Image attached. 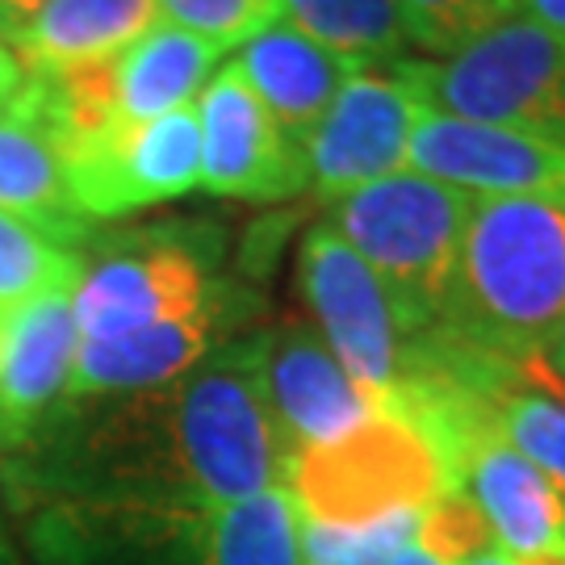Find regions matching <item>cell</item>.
<instances>
[{
	"mask_svg": "<svg viewBox=\"0 0 565 565\" xmlns=\"http://www.w3.org/2000/svg\"><path fill=\"white\" fill-rule=\"evenodd\" d=\"M536 361L545 364L553 377H562V382H565V323L557 327V331H553L541 348H536Z\"/></svg>",
	"mask_w": 565,
	"mask_h": 565,
	"instance_id": "cell-30",
	"label": "cell"
},
{
	"mask_svg": "<svg viewBox=\"0 0 565 565\" xmlns=\"http://www.w3.org/2000/svg\"><path fill=\"white\" fill-rule=\"evenodd\" d=\"M419 541H424L431 553H440L448 565H461L465 557H473V553H482V548L490 545V532H486L478 507L469 503L465 494H457V490H448L445 499H436V503L424 511V520H419Z\"/></svg>",
	"mask_w": 565,
	"mask_h": 565,
	"instance_id": "cell-26",
	"label": "cell"
},
{
	"mask_svg": "<svg viewBox=\"0 0 565 565\" xmlns=\"http://www.w3.org/2000/svg\"><path fill=\"white\" fill-rule=\"evenodd\" d=\"M260 377L285 457L331 445L382 411L373 394L352 382V373L335 361V352L306 319L264 327Z\"/></svg>",
	"mask_w": 565,
	"mask_h": 565,
	"instance_id": "cell-14",
	"label": "cell"
},
{
	"mask_svg": "<svg viewBox=\"0 0 565 565\" xmlns=\"http://www.w3.org/2000/svg\"><path fill=\"white\" fill-rule=\"evenodd\" d=\"M424 511H403L377 524H315L298 515L302 565H390V557L419 536Z\"/></svg>",
	"mask_w": 565,
	"mask_h": 565,
	"instance_id": "cell-23",
	"label": "cell"
},
{
	"mask_svg": "<svg viewBox=\"0 0 565 565\" xmlns=\"http://www.w3.org/2000/svg\"><path fill=\"white\" fill-rule=\"evenodd\" d=\"M0 210L51 231L76 252L93 239V223L72 202L60 142L30 81L0 105Z\"/></svg>",
	"mask_w": 565,
	"mask_h": 565,
	"instance_id": "cell-17",
	"label": "cell"
},
{
	"mask_svg": "<svg viewBox=\"0 0 565 565\" xmlns=\"http://www.w3.org/2000/svg\"><path fill=\"white\" fill-rule=\"evenodd\" d=\"M281 486L302 520L352 527L427 511L452 490V478L424 427L411 424L403 411H377L331 445L289 452Z\"/></svg>",
	"mask_w": 565,
	"mask_h": 565,
	"instance_id": "cell-6",
	"label": "cell"
},
{
	"mask_svg": "<svg viewBox=\"0 0 565 565\" xmlns=\"http://www.w3.org/2000/svg\"><path fill=\"white\" fill-rule=\"evenodd\" d=\"M256 315H260V294L247 285H235L223 302H214L202 315L147 327V331L121 335V340L81 343L67 411L118 403L130 394H147V390L177 382L193 364H202L214 348H223L247 323H256Z\"/></svg>",
	"mask_w": 565,
	"mask_h": 565,
	"instance_id": "cell-13",
	"label": "cell"
},
{
	"mask_svg": "<svg viewBox=\"0 0 565 565\" xmlns=\"http://www.w3.org/2000/svg\"><path fill=\"white\" fill-rule=\"evenodd\" d=\"M565 323V202L473 198L445 327L503 361H527Z\"/></svg>",
	"mask_w": 565,
	"mask_h": 565,
	"instance_id": "cell-3",
	"label": "cell"
},
{
	"mask_svg": "<svg viewBox=\"0 0 565 565\" xmlns=\"http://www.w3.org/2000/svg\"><path fill=\"white\" fill-rule=\"evenodd\" d=\"M46 0H0V39L9 42L25 21L39 13Z\"/></svg>",
	"mask_w": 565,
	"mask_h": 565,
	"instance_id": "cell-28",
	"label": "cell"
},
{
	"mask_svg": "<svg viewBox=\"0 0 565 565\" xmlns=\"http://www.w3.org/2000/svg\"><path fill=\"white\" fill-rule=\"evenodd\" d=\"M0 565H25V557H21V548L13 545V536H9V524H4V511H0Z\"/></svg>",
	"mask_w": 565,
	"mask_h": 565,
	"instance_id": "cell-32",
	"label": "cell"
},
{
	"mask_svg": "<svg viewBox=\"0 0 565 565\" xmlns=\"http://www.w3.org/2000/svg\"><path fill=\"white\" fill-rule=\"evenodd\" d=\"M264 327L214 348L177 382L118 403L72 406L55 431L0 461L13 507H210L281 486V440L264 403Z\"/></svg>",
	"mask_w": 565,
	"mask_h": 565,
	"instance_id": "cell-1",
	"label": "cell"
},
{
	"mask_svg": "<svg viewBox=\"0 0 565 565\" xmlns=\"http://www.w3.org/2000/svg\"><path fill=\"white\" fill-rule=\"evenodd\" d=\"M452 490L478 507L490 545L511 562L565 557V494L482 427L452 465Z\"/></svg>",
	"mask_w": 565,
	"mask_h": 565,
	"instance_id": "cell-16",
	"label": "cell"
},
{
	"mask_svg": "<svg viewBox=\"0 0 565 565\" xmlns=\"http://www.w3.org/2000/svg\"><path fill=\"white\" fill-rule=\"evenodd\" d=\"M285 21L356 67H390L406 60V25L398 0H281Z\"/></svg>",
	"mask_w": 565,
	"mask_h": 565,
	"instance_id": "cell-20",
	"label": "cell"
},
{
	"mask_svg": "<svg viewBox=\"0 0 565 565\" xmlns=\"http://www.w3.org/2000/svg\"><path fill=\"white\" fill-rule=\"evenodd\" d=\"M231 63L239 67L243 84L260 97L264 109L277 118V126L298 142L310 139V130L319 126L327 105L335 102V93L352 72L285 18L239 46V55Z\"/></svg>",
	"mask_w": 565,
	"mask_h": 565,
	"instance_id": "cell-19",
	"label": "cell"
},
{
	"mask_svg": "<svg viewBox=\"0 0 565 565\" xmlns=\"http://www.w3.org/2000/svg\"><path fill=\"white\" fill-rule=\"evenodd\" d=\"M473 193L403 168L331 205L340 231L385 285L406 340L445 327Z\"/></svg>",
	"mask_w": 565,
	"mask_h": 565,
	"instance_id": "cell-4",
	"label": "cell"
},
{
	"mask_svg": "<svg viewBox=\"0 0 565 565\" xmlns=\"http://www.w3.org/2000/svg\"><path fill=\"white\" fill-rule=\"evenodd\" d=\"M60 156L72 202L88 223H118L202 189V126L193 105L67 142Z\"/></svg>",
	"mask_w": 565,
	"mask_h": 565,
	"instance_id": "cell-10",
	"label": "cell"
},
{
	"mask_svg": "<svg viewBox=\"0 0 565 565\" xmlns=\"http://www.w3.org/2000/svg\"><path fill=\"white\" fill-rule=\"evenodd\" d=\"M431 114L565 139V42L515 13L457 55L406 60Z\"/></svg>",
	"mask_w": 565,
	"mask_h": 565,
	"instance_id": "cell-7",
	"label": "cell"
},
{
	"mask_svg": "<svg viewBox=\"0 0 565 565\" xmlns=\"http://www.w3.org/2000/svg\"><path fill=\"white\" fill-rule=\"evenodd\" d=\"M390 565H448V562L440 557V553H431V548H427L424 541L415 536L411 545H403L398 553H394V557H390Z\"/></svg>",
	"mask_w": 565,
	"mask_h": 565,
	"instance_id": "cell-31",
	"label": "cell"
},
{
	"mask_svg": "<svg viewBox=\"0 0 565 565\" xmlns=\"http://www.w3.org/2000/svg\"><path fill=\"white\" fill-rule=\"evenodd\" d=\"M298 285L315 331L373 403L390 406L403 382L406 331L377 273L348 247L331 223L310 226L298 247Z\"/></svg>",
	"mask_w": 565,
	"mask_h": 565,
	"instance_id": "cell-8",
	"label": "cell"
},
{
	"mask_svg": "<svg viewBox=\"0 0 565 565\" xmlns=\"http://www.w3.org/2000/svg\"><path fill=\"white\" fill-rule=\"evenodd\" d=\"M160 25L156 0H46L9 39L25 76H63L118 60Z\"/></svg>",
	"mask_w": 565,
	"mask_h": 565,
	"instance_id": "cell-18",
	"label": "cell"
},
{
	"mask_svg": "<svg viewBox=\"0 0 565 565\" xmlns=\"http://www.w3.org/2000/svg\"><path fill=\"white\" fill-rule=\"evenodd\" d=\"M427 114L431 109L411 81L406 60L348 72L335 102L302 142L306 189L335 205L364 184L403 172L411 139Z\"/></svg>",
	"mask_w": 565,
	"mask_h": 565,
	"instance_id": "cell-9",
	"label": "cell"
},
{
	"mask_svg": "<svg viewBox=\"0 0 565 565\" xmlns=\"http://www.w3.org/2000/svg\"><path fill=\"white\" fill-rule=\"evenodd\" d=\"M515 4L524 18H532L541 30L565 42V0H515Z\"/></svg>",
	"mask_w": 565,
	"mask_h": 565,
	"instance_id": "cell-27",
	"label": "cell"
},
{
	"mask_svg": "<svg viewBox=\"0 0 565 565\" xmlns=\"http://www.w3.org/2000/svg\"><path fill=\"white\" fill-rule=\"evenodd\" d=\"M42 565H302L285 486L239 503H42L25 515Z\"/></svg>",
	"mask_w": 565,
	"mask_h": 565,
	"instance_id": "cell-2",
	"label": "cell"
},
{
	"mask_svg": "<svg viewBox=\"0 0 565 565\" xmlns=\"http://www.w3.org/2000/svg\"><path fill=\"white\" fill-rule=\"evenodd\" d=\"M160 21L210 42L218 55L239 51L285 18L281 0H156Z\"/></svg>",
	"mask_w": 565,
	"mask_h": 565,
	"instance_id": "cell-25",
	"label": "cell"
},
{
	"mask_svg": "<svg viewBox=\"0 0 565 565\" xmlns=\"http://www.w3.org/2000/svg\"><path fill=\"white\" fill-rule=\"evenodd\" d=\"M202 126V189L226 202H285L306 189L302 142L289 139L239 67L223 63L193 102Z\"/></svg>",
	"mask_w": 565,
	"mask_h": 565,
	"instance_id": "cell-12",
	"label": "cell"
},
{
	"mask_svg": "<svg viewBox=\"0 0 565 565\" xmlns=\"http://www.w3.org/2000/svg\"><path fill=\"white\" fill-rule=\"evenodd\" d=\"M81 273L84 252L0 210V310L42 298L51 289H76Z\"/></svg>",
	"mask_w": 565,
	"mask_h": 565,
	"instance_id": "cell-22",
	"label": "cell"
},
{
	"mask_svg": "<svg viewBox=\"0 0 565 565\" xmlns=\"http://www.w3.org/2000/svg\"><path fill=\"white\" fill-rule=\"evenodd\" d=\"M21 81H25V72H21L18 55H13V46H9V42L0 39V105L18 93Z\"/></svg>",
	"mask_w": 565,
	"mask_h": 565,
	"instance_id": "cell-29",
	"label": "cell"
},
{
	"mask_svg": "<svg viewBox=\"0 0 565 565\" xmlns=\"http://www.w3.org/2000/svg\"><path fill=\"white\" fill-rule=\"evenodd\" d=\"M226 235L214 223H156L93 235L72 294L81 343H105L177 323L223 302L239 281L223 277Z\"/></svg>",
	"mask_w": 565,
	"mask_h": 565,
	"instance_id": "cell-5",
	"label": "cell"
},
{
	"mask_svg": "<svg viewBox=\"0 0 565 565\" xmlns=\"http://www.w3.org/2000/svg\"><path fill=\"white\" fill-rule=\"evenodd\" d=\"M461 565H515V562H511L507 553H499V548H494V545H486L482 553H473V557H465Z\"/></svg>",
	"mask_w": 565,
	"mask_h": 565,
	"instance_id": "cell-33",
	"label": "cell"
},
{
	"mask_svg": "<svg viewBox=\"0 0 565 565\" xmlns=\"http://www.w3.org/2000/svg\"><path fill=\"white\" fill-rule=\"evenodd\" d=\"M406 39L424 55H457L520 13L515 0H398Z\"/></svg>",
	"mask_w": 565,
	"mask_h": 565,
	"instance_id": "cell-24",
	"label": "cell"
},
{
	"mask_svg": "<svg viewBox=\"0 0 565 565\" xmlns=\"http://www.w3.org/2000/svg\"><path fill=\"white\" fill-rule=\"evenodd\" d=\"M76 289L0 310V461L42 445L67 415L81 331Z\"/></svg>",
	"mask_w": 565,
	"mask_h": 565,
	"instance_id": "cell-11",
	"label": "cell"
},
{
	"mask_svg": "<svg viewBox=\"0 0 565 565\" xmlns=\"http://www.w3.org/2000/svg\"><path fill=\"white\" fill-rule=\"evenodd\" d=\"M486 406L494 436L536 465L565 494V398H553L548 390L515 382V373H507L490 390Z\"/></svg>",
	"mask_w": 565,
	"mask_h": 565,
	"instance_id": "cell-21",
	"label": "cell"
},
{
	"mask_svg": "<svg viewBox=\"0 0 565 565\" xmlns=\"http://www.w3.org/2000/svg\"><path fill=\"white\" fill-rule=\"evenodd\" d=\"M406 168L457 184L473 198L565 202V139L427 114L411 139Z\"/></svg>",
	"mask_w": 565,
	"mask_h": 565,
	"instance_id": "cell-15",
	"label": "cell"
}]
</instances>
